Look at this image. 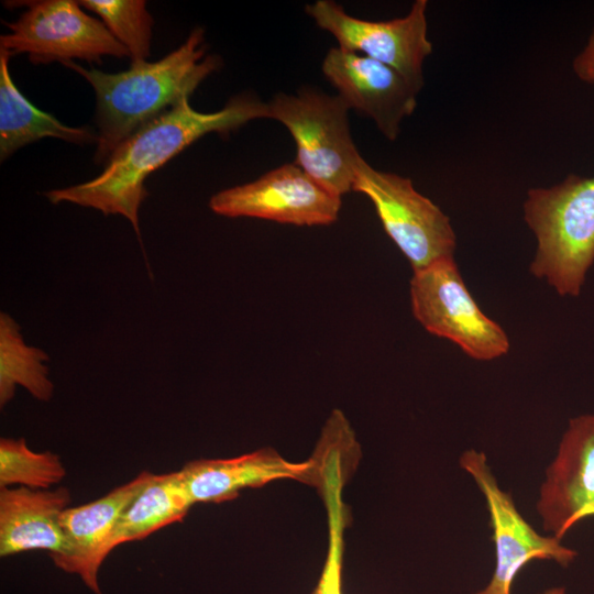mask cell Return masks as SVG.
Wrapping results in <instances>:
<instances>
[{
  "label": "cell",
  "mask_w": 594,
  "mask_h": 594,
  "mask_svg": "<svg viewBox=\"0 0 594 594\" xmlns=\"http://www.w3.org/2000/svg\"><path fill=\"white\" fill-rule=\"evenodd\" d=\"M193 503H221L234 499L244 488L261 487L278 480H297L317 485L315 458L302 462L284 459L272 448L230 459H199L179 470Z\"/></svg>",
  "instance_id": "cell-14"
},
{
  "label": "cell",
  "mask_w": 594,
  "mask_h": 594,
  "mask_svg": "<svg viewBox=\"0 0 594 594\" xmlns=\"http://www.w3.org/2000/svg\"><path fill=\"white\" fill-rule=\"evenodd\" d=\"M321 70L349 108L372 119L389 141L417 107L419 92L398 72L362 54L331 47Z\"/></svg>",
  "instance_id": "cell-11"
},
{
  "label": "cell",
  "mask_w": 594,
  "mask_h": 594,
  "mask_svg": "<svg viewBox=\"0 0 594 594\" xmlns=\"http://www.w3.org/2000/svg\"><path fill=\"white\" fill-rule=\"evenodd\" d=\"M191 506L179 471L153 474L120 516L107 542V554L122 543L142 540L168 525L182 521Z\"/></svg>",
  "instance_id": "cell-17"
},
{
  "label": "cell",
  "mask_w": 594,
  "mask_h": 594,
  "mask_svg": "<svg viewBox=\"0 0 594 594\" xmlns=\"http://www.w3.org/2000/svg\"><path fill=\"white\" fill-rule=\"evenodd\" d=\"M459 462L485 497L495 544V571L490 583L475 594H510L516 575L532 560H551L561 566L573 562L575 550L563 546L554 536L539 535L525 520L512 495L498 486L484 452L466 450Z\"/></svg>",
  "instance_id": "cell-10"
},
{
  "label": "cell",
  "mask_w": 594,
  "mask_h": 594,
  "mask_svg": "<svg viewBox=\"0 0 594 594\" xmlns=\"http://www.w3.org/2000/svg\"><path fill=\"white\" fill-rule=\"evenodd\" d=\"M348 448L339 441H330L316 452L318 483L328 514L329 542L324 565L312 594H343L342 566L346 509L342 490L346 482L350 461Z\"/></svg>",
  "instance_id": "cell-18"
},
{
  "label": "cell",
  "mask_w": 594,
  "mask_h": 594,
  "mask_svg": "<svg viewBox=\"0 0 594 594\" xmlns=\"http://www.w3.org/2000/svg\"><path fill=\"white\" fill-rule=\"evenodd\" d=\"M153 473L142 472L105 496L77 507H67L59 524L66 539V551L53 560L62 571L76 574L95 594H102L99 570L108 557L106 546L124 509L145 487Z\"/></svg>",
  "instance_id": "cell-13"
},
{
  "label": "cell",
  "mask_w": 594,
  "mask_h": 594,
  "mask_svg": "<svg viewBox=\"0 0 594 594\" xmlns=\"http://www.w3.org/2000/svg\"><path fill=\"white\" fill-rule=\"evenodd\" d=\"M352 190L373 202L386 234L414 271L453 257L457 237L449 217L417 191L411 179L378 170L361 157Z\"/></svg>",
  "instance_id": "cell-6"
},
{
  "label": "cell",
  "mask_w": 594,
  "mask_h": 594,
  "mask_svg": "<svg viewBox=\"0 0 594 594\" xmlns=\"http://www.w3.org/2000/svg\"><path fill=\"white\" fill-rule=\"evenodd\" d=\"M537 510L543 529L560 540L576 522L594 516V413L569 421L546 471Z\"/></svg>",
  "instance_id": "cell-12"
},
{
  "label": "cell",
  "mask_w": 594,
  "mask_h": 594,
  "mask_svg": "<svg viewBox=\"0 0 594 594\" xmlns=\"http://www.w3.org/2000/svg\"><path fill=\"white\" fill-rule=\"evenodd\" d=\"M70 503L69 490L26 486L0 491V556L46 550L51 559L65 553L67 544L59 524Z\"/></svg>",
  "instance_id": "cell-15"
},
{
  "label": "cell",
  "mask_w": 594,
  "mask_h": 594,
  "mask_svg": "<svg viewBox=\"0 0 594 594\" xmlns=\"http://www.w3.org/2000/svg\"><path fill=\"white\" fill-rule=\"evenodd\" d=\"M427 7L426 0H416L405 16L387 21L352 16L333 0H317L306 4L305 11L337 40L340 48L392 67L420 92L424 62L432 53Z\"/></svg>",
  "instance_id": "cell-8"
},
{
  "label": "cell",
  "mask_w": 594,
  "mask_h": 594,
  "mask_svg": "<svg viewBox=\"0 0 594 594\" xmlns=\"http://www.w3.org/2000/svg\"><path fill=\"white\" fill-rule=\"evenodd\" d=\"M48 356L42 350L28 346L19 326L7 314L0 316V404L7 405L16 385L25 387L36 399L47 402L53 395V383L43 362Z\"/></svg>",
  "instance_id": "cell-19"
},
{
  "label": "cell",
  "mask_w": 594,
  "mask_h": 594,
  "mask_svg": "<svg viewBox=\"0 0 594 594\" xmlns=\"http://www.w3.org/2000/svg\"><path fill=\"white\" fill-rule=\"evenodd\" d=\"M540 594H565V588L564 587H552V588H549Z\"/></svg>",
  "instance_id": "cell-23"
},
{
  "label": "cell",
  "mask_w": 594,
  "mask_h": 594,
  "mask_svg": "<svg viewBox=\"0 0 594 594\" xmlns=\"http://www.w3.org/2000/svg\"><path fill=\"white\" fill-rule=\"evenodd\" d=\"M62 64L82 76L95 90L98 127L95 162L101 164L141 127L189 98L222 62L217 55H207L205 31L197 26L163 58L132 63L124 72L87 69L73 61Z\"/></svg>",
  "instance_id": "cell-2"
},
{
  "label": "cell",
  "mask_w": 594,
  "mask_h": 594,
  "mask_svg": "<svg viewBox=\"0 0 594 594\" xmlns=\"http://www.w3.org/2000/svg\"><path fill=\"white\" fill-rule=\"evenodd\" d=\"M573 70L576 76L590 84H594V29L590 35L586 46L575 57Z\"/></svg>",
  "instance_id": "cell-22"
},
{
  "label": "cell",
  "mask_w": 594,
  "mask_h": 594,
  "mask_svg": "<svg viewBox=\"0 0 594 594\" xmlns=\"http://www.w3.org/2000/svg\"><path fill=\"white\" fill-rule=\"evenodd\" d=\"M12 54L0 50V158L43 138H55L75 144L98 140L89 128L63 124L52 114L34 107L15 86L9 69Z\"/></svg>",
  "instance_id": "cell-16"
},
{
  "label": "cell",
  "mask_w": 594,
  "mask_h": 594,
  "mask_svg": "<svg viewBox=\"0 0 594 594\" xmlns=\"http://www.w3.org/2000/svg\"><path fill=\"white\" fill-rule=\"evenodd\" d=\"M6 7H25L9 32L0 36V50L25 53L33 64L70 62L75 58L100 64L103 56L130 57L129 51L102 21L81 10L74 0L6 1Z\"/></svg>",
  "instance_id": "cell-5"
},
{
  "label": "cell",
  "mask_w": 594,
  "mask_h": 594,
  "mask_svg": "<svg viewBox=\"0 0 594 594\" xmlns=\"http://www.w3.org/2000/svg\"><path fill=\"white\" fill-rule=\"evenodd\" d=\"M410 302L428 332L450 340L472 359L490 361L509 350L506 332L480 309L453 257L414 271Z\"/></svg>",
  "instance_id": "cell-7"
},
{
  "label": "cell",
  "mask_w": 594,
  "mask_h": 594,
  "mask_svg": "<svg viewBox=\"0 0 594 594\" xmlns=\"http://www.w3.org/2000/svg\"><path fill=\"white\" fill-rule=\"evenodd\" d=\"M267 106L270 119L280 122L295 141L294 163L337 196L351 191L362 156L352 139L345 101L302 87L293 95L277 92Z\"/></svg>",
  "instance_id": "cell-4"
},
{
  "label": "cell",
  "mask_w": 594,
  "mask_h": 594,
  "mask_svg": "<svg viewBox=\"0 0 594 594\" xmlns=\"http://www.w3.org/2000/svg\"><path fill=\"white\" fill-rule=\"evenodd\" d=\"M524 217L537 239L530 272L560 296H579L594 263V177L529 189Z\"/></svg>",
  "instance_id": "cell-3"
},
{
  "label": "cell",
  "mask_w": 594,
  "mask_h": 594,
  "mask_svg": "<svg viewBox=\"0 0 594 594\" xmlns=\"http://www.w3.org/2000/svg\"><path fill=\"white\" fill-rule=\"evenodd\" d=\"M100 16L110 33L129 51L132 63L146 62L151 53L153 18L143 0H80Z\"/></svg>",
  "instance_id": "cell-20"
},
{
  "label": "cell",
  "mask_w": 594,
  "mask_h": 594,
  "mask_svg": "<svg viewBox=\"0 0 594 594\" xmlns=\"http://www.w3.org/2000/svg\"><path fill=\"white\" fill-rule=\"evenodd\" d=\"M342 197L328 190L295 163L257 179L223 189L209 201L220 216L258 218L293 226H328L337 221Z\"/></svg>",
  "instance_id": "cell-9"
},
{
  "label": "cell",
  "mask_w": 594,
  "mask_h": 594,
  "mask_svg": "<svg viewBox=\"0 0 594 594\" xmlns=\"http://www.w3.org/2000/svg\"><path fill=\"white\" fill-rule=\"evenodd\" d=\"M66 476L58 454L32 451L24 438L0 440V487L10 485L48 490Z\"/></svg>",
  "instance_id": "cell-21"
},
{
  "label": "cell",
  "mask_w": 594,
  "mask_h": 594,
  "mask_svg": "<svg viewBox=\"0 0 594 594\" xmlns=\"http://www.w3.org/2000/svg\"><path fill=\"white\" fill-rule=\"evenodd\" d=\"M257 119H270L268 106L251 94L234 96L222 109L207 113L195 110L189 98H184L119 144L96 178L45 196L53 204L68 201L105 215H121L140 237L139 208L147 197L144 183L148 175L204 135H228Z\"/></svg>",
  "instance_id": "cell-1"
}]
</instances>
